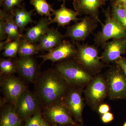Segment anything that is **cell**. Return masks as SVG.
Here are the masks:
<instances>
[{
	"instance_id": "1",
	"label": "cell",
	"mask_w": 126,
	"mask_h": 126,
	"mask_svg": "<svg viewBox=\"0 0 126 126\" xmlns=\"http://www.w3.org/2000/svg\"><path fill=\"white\" fill-rule=\"evenodd\" d=\"M34 82L35 93L44 107L63 100L70 87L55 68L39 73Z\"/></svg>"
},
{
	"instance_id": "2",
	"label": "cell",
	"mask_w": 126,
	"mask_h": 126,
	"mask_svg": "<svg viewBox=\"0 0 126 126\" xmlns=\"http://www.w3.org/2000/svg\"><path fill=\"white\" fill-rule=\"evenodd\" d=\"M55 67L69 86L73 87L83 89L93 78V74L73 59L58 62Z\"/></svg>"
},
{
	"instance_id": "3",
	"label": "cell",
	"mask_w": 126,
	"mask_h": 126,
	"mask_svg": "<svg viewBox=\"0 0 126 126\" xmlns=\"http://www.w3.org/2000/svg\"><path fill=\"white\" fill-rule=\"evenodd\" d=\"M74 43L77 50L73 59L87 71L92 74H95L105 67L104 63L100 61L98 50L96 47L87 44H81L79 42Z\"/></svg>"
},
{
	"instance_id": "4",
	"label": "cell",
	"mask_w": 126,
	"mask_h": 126,
	"mask_svg": "<svg viewBox=\"0 0 126 126\" xmlns=\"http://www.w3.org/2000/svg\"><path fill=\"white\" fill-rule=\"evenodd\" d=\"M105 14V24L102 25L101 31L94 35L95 44L103 46L110 39L122 38L126 37V28L119 24L113 17L111 11L109 7L103 10Z\"/></svg>"
},
{
	"instance_id": "5",
	"label": "cell",
	"mask_w": 126,
	"mask_h": 126,
	"mask_svg": "<svg viewBox=\"0 0 126 126\" xmlns=\"http://www.w3.org/2000/svg\"><path fill=\"white\" fill-rule=\"evenodd\" d=\"M105 79L110 99H126V75L121 68L116 64L112 66Z\"/></svg>"
},
{
	"instance_id": "6",
	"label": "cell",
	"mask_w": 126,
	"mask_h": 126,
	"mask_svg": "<svg viewBox=\"0 0 126 126\" xmlns=\"http://www.w3.org/2000/svg\"><path fill=\"white\" fill-rule=\"evenodd\" d=\"M87 103L93 109L98 108L108 96V89L105 77L97 75L93 78L84 92Z\"/></svg>"
},
{
	"instance_id": "7",
	"label": "cell",
	"mask_w": 126,
	"mask_h": 126,
	"mask_svg": "<svg viewBox=\"0 0 126 126\" xmlns=\"http://www.w3.org/2000/svg\"><path fill=\"white\" fill-rule=\"evenodd\" d=\"M98 23L92 16H86L79 22L68 27L65 36L69 38L74 43L84 41L93 33Z\"/></svg>"
},
{
	"instance_id": "8",
	"label": "cell",
	"mask_w": 126,
	"mask_h": 126,
	"mask_svg": "<svg viewBox=\"0 0 126 126\" xmlns=\"http://www.w3.org/2000/svg\"><path fill=\"white\" fill-rule=\"evenodd\" d=\"M2 76L0 87L5 100L14 106L27 87L21 80L14 74Z\"/></svg>"
},
{
	"instance_id": "9",
	"label": "cell",
	"mask_w": 126,
	"mask_h": 126,
	"mask_svg": "<svg viewBox=\"0 0 126 126\" xmlns=\"http://www.w3.org/2000/svg\"><path fill=\"white\" fill-rule=\"evenodd\" d=\"M41 105L35 93L27 89L21 95L14 106L20 117L26 119L39 110Z\"/></svg>"
},
{
	"instance_id": "10",
	"label": "cell",
	"mask_w": 126,
	"mask_h": 126,
	"mask_svg": "<svg viewBox=\"0 0 126 126\" xmlns=\"http://www.w3.org/2000/svg\"><path fill=\"white\" fill-rule=\"evenodd\" d=\"M46 117L51 122L60 125H73L78 124L74 121L63 100L44 107Z\"/></svg>"
},
{
	"instance_id": "11",
	"label": "cell",
	"mask_w": 126,
	"mask_h": 126,
	"mask_svg": "<svg viewBox=\"0 0 126 126\" xmlns=\"http://www.w3.org/2000/svg\"><path fill=\"white\" fill-rule=\"evenodd\" d=\"M82 89L70 86L62 100L72 117L80 123L82 121V114L84 108Z\"/></svg>"
},
{
	"instance_id": "12",
	"label": "cell",
	"mask_w": 126,
	"mask_h": 126,
	"mask_svg": "<svg viewBox=\"0 0 126 126\" xmlns=\"http://www.w3.org/2000/svg\"><path fill=\"white\" fill-rule=\"evenodd\" d=\"M77 50V47L74 42L63 40L52 51L38 57L43 59L42 63L47 60L54 63L73 58Z\"/></svg>"
},
{
	"instance_id": "13",
	"label": "cell",
	"mask_w": 126,
	"mask_h": 126,
	"mask_svg": "<svg viewBox=\"0 0 126 126\" xmlns=\"http://www.w3.org/2000/svg\"><path fill=\"white\" fill-rule=\"evenodd\" d=\"M103 47L104 50L100 57L102 62L107 64L115 63L126 53V37L113 39L105 43Z\"/></svg>"
},
{
	"instance_id": "14",
	"label": "cell",
	"mask_w": 126,
	"mask_h": 126,
	"mask_svg": "<svg viewBox=\"0 0 126 126\" xmlns=\"http://www.w3.org/2000/svg\"><path fill=\"white\" fill-rule=\"evenodd\" d=\"M15 62L17 73L20 76L29 82H34L39 73L38 65L33 57L19 56Z\"/></svg>"
},
{
	"instance_id": "15",
	"label": "cell",
	"mask_w": 126,
	"mask_h": 126,
	"mask_svg": "<svg viewBox=\"0 0 126 126\" xmlns=\"http://www.w3.org/2000/svg\"><path fill=\"white\" fill-rule=\"evenodd\" d=\"M105 2L102 0H73V6L75 11L80 15L90 16L96 19L102 25L99 17V9Z\"/></svg>"
},
{
	"instance_id": "16",
	"label": "cell",
	"mask_w": 126,
	"mask_h": 126,
	"mask_svg": "<svg viewBox=\"0 0 126 126\" xmlns=\"http://www.w3.org/2000/svg\"><path fill=\"white\" fill-rule=\"evenodd\" d=\"M52 23V19L48 17L41 18L35 26L26 30L25 33L23 34L22 39L34 44L39 43L41 37L49 29V26Z\"/></svg>"
},
{
	"instance_id": "17",
	"label": "cell",
	"mask_w": 126,
	"mask_h": 126,
	"mask_svg": "<svg viewBox=\"0 0 126 126\" xmlns=\"http://www.w3.org/2000/svg\"><path fill=\"white\" fill-rule=\"evenodd\" d=\"M64 36L58 29L51 27L41 38L38 45L40 51L50 52L60 44Z\"/></svg>"
},
{
	"instance_id": "18",
	"label": "cell",
	"mask_w": 126,
	"mask_h": 126,
	"mask_svg": "<svg viewBox=\"0 0 126 126\" xmlns=\"http://www.w3.org/2000/svg\"><path fill=\"white\" fill-rule=\"evenodd\" d=\"M65 2H63L60 8L54 10L52 12L54 18L52 19V23H56L59 26L64 27L69 25L72 21L75 23L81 20L78 18L80 14L78 12L71 9H68L65 6Z\"/></svg>"
},
{
	"instance_id": "19",
	"label": "cell",
	"mask_w": 126,
	"mask_h": 126,
	"mask_svg": "<svg viewBox=\"0 0 126 126\" xmlns=\"http://www.w3.org/2000/svg\"><path fill=\"white\" fill-rule=\"evenodd\" d=\"M0 16L4 18L5 21V32L7 43L16 40H20L23 34H21L19 28L15 23L13 13H7L0 9Z\"/></svg>"
},
{
	"instance_id": "20",
	"label": "cell",
	"mask_w": 126,
	"mask_h": 126,
	"mask_svg": "<svg viewBox=\"0 0 126 126\" xmlns=\"http://www.w3.org/2000/svg\"><path fill=\"white\" fill-rule=\"evenodd\" d=\"M21 118L12 104L3 106L1 113L0 126H20Z\"/></svg>"
},
{
	"instance_id": "21",
	"label": "cell",
	"mask_w": 126,
	"mask_h": 126,
	"mask_svg": "<svg viewBox=\"0 0 126 126\" xmlns=\"http://www.w3.org/2000/svg\"><path fill=\"white\" fill-rule=\"evenodd\" d=\"M35 10L28 11L24 6L14 9L13 14L15 23L19 28L21 34H23L25 27L28 24L34 23L32 16Z\"/></svg>"
},
{
	"instance_id": "22",
	"label": "cell",
	"mask_w": 126,
	"mask_h": 126,
	"mask_svg": "<svg viewBox=\"0 0 126 126\" xmlns=\"http://www.w3.org/2000/svg\"><path fill=\"white\" fill-rule=\"evenodd\" d=\"M30 3L34 8L36 13L40 16L51 18L53 16L52 12L54 11L52 5L47 2L46 0H30Z\"/></svg>"
},
{
	"instance_id": "23",
	"label": "cell",
	"mask_w": 126,
	"mask_h": 126,
	"mask_svg": "<svg viewBox=\"0 0 126 126\" xmlns=\"http://www.w3.org/2000/svg\"><path fill=\"white\" fill-rule=\"evenodd\" d=\"M40 50L38 45L21 39L20 41L18 54L20 57L32 56L37 54Z\"/></svg>"
},
{
	"instance_id": "24",
	"label": "cell",
	"mask_w": 126,
	"mask_h": 126,
	"mask_svg": "<svg viewBox=\"0 0 126 126\" xmlns=\"http://www.w3.org/2000/svg\"><path fill=\"white\" fill-rule=\"evenodd\" d=\"M112 16L115 20L126 28V10L124 5L111 2Z\"/></svg>"
},
{
	"instance_id": "25",
	"label": "cell",
	"mask_w": 126,
	"mask_h": 126,
	"mask_svg": "<svg viewBox=\"0 0 126 126\" xmlns=\"http://www.w3.org/2000/svg\"><path fill=\"white\" fill-rule=\"evenodd\" d=\"M0 70L1 76L11 75L17 73L15 61L8 58L1 59Z\"/></svg>"
},
{
	"instance_id": "26",
	"label": "cell",
	"mask_w": 126,
	"mask_h": 126,
	"mask_svg": "<svg viewBox=\"0 0 126 126\" xmlns=\"http://www.w3.org/2000/svg\"><path fill=\"white\" fill-rule=\"evenodd\" d=\"M20 40H16L9 42L6 44L2 53V55L5 58H15L18 54Z\"/></svg>"
},
{
	"instance_id": "27",
	"label": "cell",
	"mask_w": 126,
	"mask_h": 126,
	"mask_svg": "<svg viewBox=\"0 0 126 126\" xmlns=\"http://www.w3.org/2000/svg\"><path fill=\"white\" fill-rule=\"evenodd\" d=\"M24 0H0L2 10L7 13H13L14 9L22 6Z\"/></svg>"
},
{
	"instance_id": "28",
	"label": "cell",
	"mask_w": 126,
	"mask_h": 126,
	"mask_svg": "<svg viewBox=\"0 0 126 126\" xmlns=\"http://www.w3.org/2000/svg\"><path fill=\"white\" fill-rule=\"evenodd\" d=\"M43 120L40 110H39L33 116L30 117L26 119L25 126H40Z\"/></svg>"
},
{
	"instance_id": "29",
	"label": "cell",
	"mask_w": 126,
	"mask_h": 126,
	"mask_svg": "<svg viewBox=\"0 0 126 126\" xmlns=\"http://www.w3.org/2000/svg\"><path fill=\"white\" fill-rule=\"evenodd\" d=\"M7 36L5 32V21L4 18L0 16V40L4 41L7 39Z\"/></svg>"
},
{
	"instance_id": "30",
	"label": "cell",
	"mask_w": 126,
	"mask_h": 126,
	"mask_svg": "<svg viewBox=\"0 0 126 126\" xmlns=\"http://www.w3.org/2000/svg\"><path fill=\"white\" fill-rule=\"evenodd\" d=\"M115 63L121 68L126 75V58L121 57Z\"/></svg>"
},
{
	"instance_id": "31",
	"label": "cell",
	"mask_w": 126,
	"mask_h": 126,
	"mask_svg": "<svg viewBox=\"0 0 126 126\" xmlns=\"http://www.w3.org/2000/svg\"><path fill=\"white\" fill-rule=\"evenodd\" d=\"M113 119V115L112 113L109 112L104 113L102 117V121L104 123L110 122Z\"/></svg>"
},
{
	"instance_id": "32",
	"label": "cell",
	"mask_w": 126,
	"mask_h": 126,
	"mask_svg": "<svg viewBox=\"0 0 126 126\" xmlns=\"http://www.w3.org/2000/svg\"><path fill=\"white\" fill-rule=\"evenodd\" d=\"M110 110L109 106L107 104H102L98 108V112L100 113L104 114L108 112Z\"/></svg>"
},
{
	"instance_id": "33",
	"label": "cell",
	"mask_w": 126,
	"mask_h": 126,
	"mask_svg": "<svg viewBox=\"0 0 126 126\" xmlns=\"http://www.w3.org/2000/svg\"><path fill=\"white\" fill-rule=\"evenodd\" d=\"M7 43L5 40L4 41H0V51L4 50L5 46Z\"/></svg>"
},
{
	"instance_id": "34",
	"label": "cell",
	"mask_w": 126,
	"mask_h": 126,
	"mask_svg": "<svg viewBox=\"0 0 126 126\" xmlns=\"http://www.w3.org/2000/svg\"><path fill=\"white\" fill-rule=\"evenodd\" d=\"M114 2L117 4L124 5L125 6V4L126 2V0H116Z\"/></svg>"
},
{
	"instance_id": "35",
	"label": "cell",
	"mask_w": 126,
	"mask_h": 126,
	"mask_svg": "<svg viewBox=\"0 0 126 126\" xmlns=\"http://www.w3.org/2000/svg\"><path fill=\"white\" fill-rule=\"evenodd\" d=\"M40 126H50L49 124H48L47 122L43 119V122H42V123L41 124V125Z\"/></svg>"
},
{
	"instance_id": "36",
	"label": "cell",
	"mask_w": 126,
	"mask_h": 126,
	"mask_svg": "<svg viewBox=\"0 0 126 126\" xmlns=\"http://www.w3.org/2000/svg\"><path fill=\"white\" fill-rule=\"evenodd\" d=\"M103 1V2H105L106 1H111V2H114L116 0H102Z\"/></svg>"
},
{
	"instance_id": "37",
	"label": "cell",
	"mask_w": 126,
	"mask_h": 126,
	"mask_svg": "<svg viewBox=\"0 0 126 126\" xmlns=\"http://www.w3.org/2000/svg\"><path fill=\"white\" fill-rule=\"evenodd\" d=\"M58 0L60 1H63V2H65L66 1L69 0Z\"/></svg>"
},
{
	"instance_id": "38",
	"label": "cell",
	"mask_w": 126,
	"mask_h": 126,
	"mask_svg": "<svg viewBox=\"0 0 126 126\" xmlns=\"http://www.w3.org/2000/svg\"><path fill=\"white\" fill-rule=\"evenodd\" d=\"M123 126H126V123H124V125H123Z\"/></svg>"
},
{
	"instance_id": "39",
	"label": "cell",
	"mask_w": 126,
	"mask_h": 126,
	"mask_svg": "<svg viewBox=\"0 0 126 126\" xmlns=\"http://www.w3.org/2000/svg\"><path fill=\"white\" fill-rule=\"evenodd\" d=\"M125 8H126V4H125Z\"/></svg>"
},
{
	"instance_id": "40",
	"label": "cell",
	"mask_w": 126,
	"mask_h": 126,
	"mask_svg": "<svg viewBox=\"0 0 126 126\" xmlns=\"http://www.w3.org/2000/svg\"><path fill=\"white\" fill-rule=\"evenodd\" d=\"M73 126V125H69V126Z\"/></svg>"
}]
</instances>
